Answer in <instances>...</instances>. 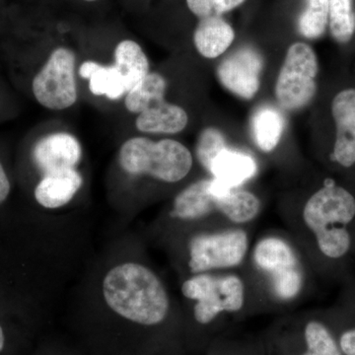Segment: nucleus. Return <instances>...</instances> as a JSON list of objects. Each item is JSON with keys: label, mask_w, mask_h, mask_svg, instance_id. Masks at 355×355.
Masks as SVG:
<instances>
[{"label": "nucleus", "mask_w": 355, "mask_h": 355, "mask_svg": "<svg viewBox=\"0 0 355 355\" xmlns=\"http://www.w3.org/2000/svg\"><path fill=\"white\" fill-rule=\"evenodd\" d=\"M111 57L127 83L128 92L139 87L151 71L147 53L135 40H119L112 49Z\"/></svg>", "instance_id": "f3484780"}, {"label": "nucleus", "mask_w": 355, "mask_h": 355, "mask_svg": "<svg viewBox=\"0 0 355 355\" xmlns=\"http://www.w3.org/2000/svg\"><path fill=\"white\" fill-rule=\"evenodd\" d=\"M305 342L307 352L303 355H342L330 331L319 322L306 324Z\"/></svg>", "instance_id": "b1692460"}, {"label": "nucleus", "mask_w": 355, "mask_h": 355, "mask_svg": "<svg viewBox=\"0 0 355 355\" xmlns=\"http://www.w3.org/2000/svg\"><path fill=\"white\" fill-rule=\"evenodd\" d=\"M227 146L223 133L216 128H207L198 135L195 148L196 156L193 157L197 158L198 164L209 173L212 161Z\"/></svg>", "instance_id": "5701e85b"}, {"label": "nucleus", "mask_w": 355, "mask_h": 355, "mask_svg": "<svg viewBox=\"0 0 355 355\" xmlns=\"http://www.w3.org/2000/svg\"><path fill=\"white\" fill-rule=\"evenodd\" d=\"M318 58L309 44L297 42L287 50L275 83V98L287 111L310 104L317 91Z\"/></svg>", "instance_id": "0eeeda50"}, {"label": "nucleus", "mask_w": 355, "mask_h": 355, "mask_svg": "<svg viewBox=\"0 0 355 355\" xmlns=\"http://www.w3.org/2000/svg\"><path fill=\"white\" fill-rule=\"evenodd\" d=\"M181 292L193 301V318L200 324L211 323L222 313L238 312L246 299L244 282L236 275H193L182 284Z\"/></svg>", "instance_id": "39448f33"}, {"label": "nucleus", "mask_w": 355, "mask_h": 355, "mask_svg": "<svg viewBox=\"0 0 355 355\" xmlns=\"http://www.w3.org/2000/svg\"><path fill=\"white\" fill-rule=\"evenodd\" d=\"M84 2H87V3H94V2L99 1V0H83Z\"/></svg>", "instance_id": "c756f323"}, {"label": "nucleus", "mask_w": 355, "mask_h": 355, "mask_svg": "<svg viewBox=\"0 0 355 355\" xmlns=\"http://www.w3.org/2000/svg\"><path fill=\"white\" fill-rule=\"evenodd\" d=\"M355 216V198L333 182L313 193L303 209V222L316 239L321 253L329 259L343 258L352 239L347 226Z\"/></svg>", "instance_id": "7ed1b4c3"}, {"label": "nucleus", "mask_w": 355, "mask_h": 355, "mask_svg": "<svg viewBox=\"0 0 355 355\" xmlns=\"http://www.w3.org/2000/svg\"><path fill=\"white\" fill-rule=\"evenodd\" d=\"M249 252V237L242 229L203 232L188 243L191 275L207 273L241 265Z\"/></svg>", "instance_id": "6e6552de"}, {"label": "nucleus", "mask_w": 355, "mask_h": 355, "mask_svg": "<svg viewBox=\"0 0 355 355\" xmlns=\"http://www.w3.org/2000/svg\"><path fill=\"white\" fill-rule=\"evenodd\" d=\"M234 39V29L221 16L200 19L193 35V46L198 55L207 60L223 55Z\"/></svg>", "instance_id": "dca6fc26"}, {"label": "nucleus", "mask_w": 355, "mask_h": 355, "mask_svg": "<svg viewBox=\"0 0 355 355\" xmlns=\"http://www.w3.org/2000/svg\"><path fill=\"white\" fill-rule=\"evenodd\" d=\"M20 107L15 89L0 71V123L12 120L19 114Z\"/></svg>", "instance_id": "a878e982"}, {"label": "nucleus", "mask_w": 355, "mask_h": 355, "mask_svg": "<svg viewBox=\"0 0 355 355\" xmlns=\"http://www.w3.org/2000/svg\"><path fill=\"white\" fill-rule=\"evenodd\" d=\"M263 67L260 53L250 46H243L224 58L217 67V76L231 93L251 100L260 90Z\"/></svg>", "instance_id": "9d476101"}, {"label": "nucleus", "mask_w": 355, "mask_h": 355, "mask_svg": "<svg viewBox=\"0 0 355 355\" xmlns=\"http://www.w3.org/2000/svg\"><path fill=\"white\" fill-rule=\"evenodd\" d=\"M340 345L345 355H355V329L345 331L340 336Z\"/></svg>", "instance_id": "cd10ccee"}, {"label": "nucleus", "mask_w": 355, "mask_h": 355, "mask_svg": "<svg viewBox=\"0 0 355 355\" xmlns=\"http://www.w3.org/2000/svg\"><path fill=\"white\" fill-rule=\"evenodd\" d=\"M331 114L336 128L331 158L343 167H352L355 164V89H345L336 95Z\"/></svg>", "instance_id": "ddd939ff"}, {"label": "nucleus", "mask_w": 355, "mask_h": 355, "mask_svg": "<svg viewBox=\"0 0 355 355\" xmlns=\"http://www.w3.org/2000/svg\"><path fill=\"white\" fill-rule=\"evenodd\" d=\"M254 265L268 277L273 296L277 300H294L304 286L298 254L284 238H261L253 250Z\"/></svg>", "instance_id": "423d86ee"}, {"label": "nucleus", "mask_w": 355, "mask_h": 355, "mask_svg": "<svg viewBox=\"0 0 355 355\" xmlns=\"http://www.w3.org/2000/svg\"><path fill=\"white\" fill-rule=\"evenodd\" d=\"M307 6L298 20L300 34L307 39H318L329 25V0H306Z\"/></svg>", "instance_id": "4be33fe9"}, {"label": "nucleus", "mask_w": 355, "mask_h": 355, "mask_svg": "<svg viewBox=\"0 0 355 355\" xmlns=\"http://www.w3.org/2000/svg\"><path fill=\"white\" fill-rule=\"evenodd\" d=\"M193 163V153L179 140L130 133L114 154L110 188L114 200L125 205L133 191L146 182L174 184L184 181Z\"/></svg>", "instance_id": "f03ea898"}, {"label": "nucleus", "mask_w": 355, "mask_h": 355, "mask_svg": "<svg viewBox=\"0 0 355 355\" xmlns=\"http://www.w3.org/2000/svg\"><path fill=\"white\" fill-rule=\"evenodd\" d=\"M286 128L284 114L272 106H261L252 116V135L261 151L270 153L279 146Z\"/></svg>", "instance_id": "6ab92c4d"}, {"label": "nucleus", "mask_w": 355, "mask_h": 355, "mask_svg": "<svg viewBox=\"0 0 355 355\" xmlns=\"http://www.w3.org/2000/svg\"><path fill=\"white\" fill-rule=\"evenodd\" d=\"M4 345H6V336H4L3 329L0 326V352L3 350Z\"/></svg>", "instance_id": "c85d7f7f"}, {"label": "nucleus", "mask_w": 355, "mask_h": 355, "mask_svg": "<svg viewBox=\"0 0 355 355\" xmlns=\"http://www.w3.org/2000/svg\"><path fill=\"white\" fill-rule=\"evenodd\" d=\"M0 44V62L9 83L42 109L64 112L80 100V51L67 44L44 46L31 37L11 34Z\"/></svg>", "instance_id": "f257e3e1"}, {"label": "nucleus", "mask_w": 355, "mask_h": 355, "mask_svg": "<svg viewBox=\"0 0 355 355\" xmlns=\"http://www.w3.org/2000/svg\"><path fill=\"white\" fill-rule=\"evenodd\" d=\"M169 83L162 73L151 70L142 83L135 90L128 92L121 102V107L128 118H133L166 100Z\"/></svg>", "instance_id": "a211bd4d"}, {"label": "nucleus", "mask_w": 355, "mask_h": 355, "mask_svg": "<svg viewBox=\"0 0 355 355\" xmlns=\"http://www.w3.org/2000/svg\"><path fill=\"white\" fill-rule=\"evenodd\" d=\"M189 121L186 109L164 100L130 119V125L132 133L153 137L181 133L188 127Z\"/></svg>", "instance_id": "4468645a"}, {"label": "nucleus", "mask_w": 355, "mask_h": 355, "mask_svg": "<svg viewBox=\"0 0 355 355\" xmlns=\"http://www.w3.org/2000/svg\"><path fill=\"white\" fill-rule=\"evenodd\" d=\"M85 186L80 168L58 170L37 178L33 184V198L46 210H58L73 202Z\"/></svg>", "instance_id": "f8f14e48"}, {"label": "nucleus", "mask_w": 355, "mask_h": 355, "mask_svg": "<svg viewBox=\"0 0 355 355\" xmlns=\"http://www.w3.org/2000/svg\"><path fill=\"white\" fill-rule=\"evenodd\" d=\"M261 200L254 193L241 188L229 189L218 198V212L234 224L253 221L260 214Z\"/></svg>", "instance_id": "aec40b11"}, {"label": "nucleus", "mask_w": 355, "mask_h": 355, "mask_svg": "<svg viewBox=\"0 0 355 355\" xmlns=\"http://www.w3.org/2000/svg\"><path fill=\"white\" fill-rule=\"evenodd\" d=\"M329 26L338 43H349L355 33L354 0H329Z\"/></svg>", "instance_id": "412c9836"}, {"label": "nucleus", "mask_w": 355, "mask_h": 355, "mask_svg": "<svg viewBox=\"0 0 355 355\" xmlns=\"http://www.w3.org/2000/svg\"><path fill=\"white\" fill-rule=\"evenodd\" d=\"M229 190L214 178L198 180L180 191L170 207V218L179 222L202 220L218 211V198Z\"/></svg>", "instance_id": "9b49d317"}, {"label": "nucleus", "mask_w": 355, "mask_h": 355, "mask_svg": "<svg viewBox=\"0 0 355 355\" xmlns=\"http://www.w3.org/2000/svg\"><path fill=\"white\" fill-rule=\"evenodd\" d=\"M12 191V181L7 171L4 159L0 155V205L7 202Z\"/></svg>", "instance_id": "bb28decb"}, {"label": "nucleus", "mask_w": 355, "mask_h": 355, "mask_svg": "<svg viewBox=\"0 0 355 355\" xmlns=\"http://www.w3.org/2000/svg\"><path fill=\"white\" fill-rule=\"evenodd\" d=\"M109 55L102 53L100 57L94 53H81L77 70L80 95L105 106L121 107L128 89L111 53Z\"/></svg>", "instance_id": "1a4fd4ad"}, {"label": "nucleus", "mask_w": 355, "mask_h": 355, "mask_svg": "<svg viewBox=\"0 0 355 355\" xmlns=\"http://www.w3.org/2000/svg\"><path fill=\"white\" fill-rule=\"evenodd\" d=\"M23 161L33 177L69 168H80L84 149L76 133L62 125H40L32 128L21 144Z\"/></svg>", "instance_id": "20e7f679"}, {"label": "nucleus", "mask_w": 355, "mask_h": 355, "mask_svg": "<svg viewBox=\"0 0 355 355\" xmlns=\"http://www.w3.org/2000/svg\"><path fill=\"white\" fill-rule=\"evenodd\" d=\"M258 171L253 156L226 147L212 161L209 174L217 182L230 189L241 188Z\"/></svg>", "instance_id": "2eb2a0df"}, {"label": "nucleus", "mask_w": 355, "mask_h": 355, "mask_svg": "<svg viewBox=\"0 0 355 355\" xmlns=\"http://www.w3.org/2000/svg\"><path fill=\"white\" fill-rule=\"evenodd\" d=\"M246 0H186L187 6L198 19L220 16L241 6Z\"/></svg>", "instance_id": "393cba45"}]
</instances>
